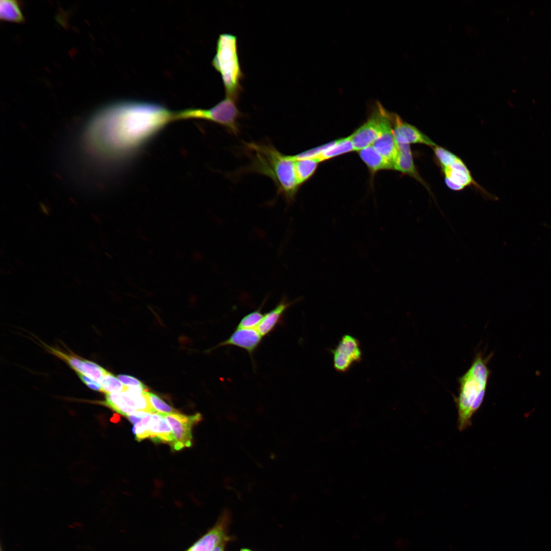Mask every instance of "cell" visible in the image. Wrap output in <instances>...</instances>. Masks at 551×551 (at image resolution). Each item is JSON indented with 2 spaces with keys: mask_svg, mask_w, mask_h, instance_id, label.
<instances>
[{
  "mask_svg": "<svg viewBox=\"0 0 551 551\" xmlns=\"http://www.w3.org/2000/svg\"><path fill=\"white\" fill-rule=\"evenodd\" d=\"M491 355L485 357L481 351L475 355L469 368L458 379V393L455 397L458 412V428H468L471 418L484 401L491 371L488 363Z\"/></svg>",
  "mask_w": 551,
  "mask_h": 551,
  "instance_id": "3957f363",
  "label": "cell"
},
{
  "mask_svg": "<svg viewBox=\"0 0 551 551\" xmlns=\"http://www.w3.org/2000/svg\"><path fill=\"white\" fill-rule=\"evenodd\" d=\"M229 514L226 512L217 523L207 533L197 541L189 549L190 551H213L218 545L229 540L227 535Z\"/></svg>",
  "mask_w": 551,
  "mask_h": 551,
  "instance_id": "30bf717a",
  "label": "cell"
},
{
  "mask_svg": "<svg viewBox=\"0 0 551 551\" xmlns=\"http://www.w3.org/2000/svg\"><path fill=\"white\" fill-rule=\"evenodd\" d=\"M293 159L295 161L297 180L301 186L314 174L319 162L314 159Z\"/></svg>",
  "mask_w": 551,
  "mask_h": 551,
  "instance_id": "d6986e66",
  "label": "cell"
},
{
  "mask_svg": "<svg viewBox=\"0 0 551 551\" xmlns=\"http://www.w3.org/2000/svg\"><path fill=\"white\" fill-rule=\"evenodd\" d=\"M432 148L441 167L451 165L459 158L453 153L438 145Z\"/></svg>",
  "mask_w": 551,
  "mask_h": 551,
  "instance_id": "484cf974",
  "label": "cell"
},
{
  "mask_svg": "<svg viewBox=\"0 0 551 551\" xmlns=\"http://www.w3.org/2000/svg\"><path fill=\"white\" fill-rule=\"evenodd\" d=\"M176 112L159 104L121 100L103 107L86 131L94 154L109 162L128 164L169 123Z\"/></svg>",
  "mask_w": 551,
  "mask_h": 551,
  "instance_id": "6da1fadb",
  "label": "cell"
},
{
  "mask_svg": "<svg viewBox=\"0 0 551 551\" xmlns=\"http://www.w3.org/2000/svg\"><path fill=\"white\" fill-rule=\"evenodd\" d=\"M446 186L454 191H460L466 186L473 185L479 187L462 160L459 158L448 167H442Z\"/></svg>",
  "mask_w": 551,
  "mask_h": 551,
  "instance_id": "8fae6325",
  "label": "cell"
},
{
  "mask_svg": "<svg viewBox=\"0 0 551 551\" xmlns=\"http://www.w3.org/2000/svg\"><path fill=\"white\" fill-rule=\"evenodd\" d=\"M149 438L155 443H165L170 445L174 442L172 430L165 418L159 413H154L149 425Z\"/></svg>",
  "mask_w": 551,
  "mask_h": 551,
  "instance_id": "9a60e30c",
  "label": "cell"
},
{
  "mask_svg": "<svg viewBox=\"0 0 551 551\" xmlns=\"http://www.w3.org/2000/svg\"><path fill=\"white\" fill-rule=\"evenodd\" d=\"M237 102L225 96L210 108H190L176 112V120L195 119L208 121L224 127L231 134L237 135L239 132L238 120L241 116Z\"/></svg>",
  "mask_w": 551,
  "mask_h": 551,
  "instance_id": "5b68a950",
  "label": "cell"
},
{
  "mask_svg": "<svg viewBox=\"0 0 551 551\" xmlns=\"http://www.w3.org/2000/svg\"><path fill=\"white\" fill-rule=\"evenodd\" d=\"M354 151L350 136L341 138L323 146L321 152L314 158L319 162Z\"/></svg>",
  "mask_w": 551,
  "mask_h": 551,
  "instance_id": "ac0fdd59",
  "label": "cell"
},
{
  "mask_svg": "<svg viewBox=\"0 0 551 551\" xmlns=\"http://www.w3.org/2000/svg\"><path fill=\"white\" fill-rule=\"evenodd\" d=\"M359 156L372 171L394 169V163L379 154L372 145L360 151Z\"/></svg>",
  "mask_w": 551,
  "mask_h": 551,
  "instance_id": "e0dca14e",
  "label": "cell"
},
{
  "mask_svg": "<svg viewBox=\"0 0 551 551\" xmlns=\"http://www.w3.org/2000/svg\"><path fill=\"white\" fill-rule=\"evenodd\" d=\"M332 353L334 367L339 372L347 371L362 359V353L359 341L349 334L342 336L337 345L332 350Z\"/></svg>",
  "mask_w": 551,
  "mask_h": 551,
  "instance_id": "ba28073f",
  "label": "cell"
},
{
  "mask_svg": "<svg viewBox=\"0 0 551 551\" xmlns=\"http://www.w3.org/2000/svg\"><path fill=\"white\" fill-rule=\"evenodd\" d=\"M147 394L149 402L157 413L165 414L179 413L178 410L166 403L157 394L148 391Z\"/></svg>",
  "mask_w": 551,
  "mask_h": 551,
  "instance_id": "d4e9b609",
  "label": "cell"
},
{
  "mask_svg": "<svg viewBox=\"0 0 551 551\" xmlns=\"http://www.w3.org/2000/svg\"><path fill=\"white\" fill-rule=\"evenodd\" d=\"M107 371L105 369L94 362L87 360H83L81 373L88 376L100 384L104 376Z\"/></svg>",
  "mask_w": 551,
  "mask_h": 551,
  "instance_id": "7402d4cb",
  "label": "cell"
},
{
  "mask_svg": "<svg viewBox=\"0 0 551 551\" xmlns=\"http://www.w3.org/2000/svg\"><path fill=\"white\" fill-rule=\"evenodd\" d=\"M187 551H190V550H189L188 549V550H187Z\"/></svg>",
  "mask_w": 551,
  "mask_h": 551,
  "instance_id": "1f68e13d",
  "label": "cell"
},
{
  "mask_svg": "<svg viewBox=\"0 0 551 551\" xmlns=\"http://www.w3.org/2000/svg\"><path fill=\"white\" fill-rule=\"evenodd\" d=\"M244 147L250 160L246 170L269 178L278 194L288 203L293 202L300 186L291 155L283 154L269 143L245 142Z\"/></svg>",
  "mask_w": 551,
  "mask_h": 551,
  "instance_id": "7a4b0ae2",
  "label": "cell"
},
{
  "mask_svg": "<svg viewBox=\"0 0 551 551\" xmlns=\"http://www.w3.org/2000/svg\"><path fill=\"white\" fill-rule=\"evenodd\" d=\"M170 427L174 442L171 446L174 450H179L192 445V428L202 419L200 413L187 416L179 413L172 414L160 413Z\"/></svg>",
  "mask_w": 551,
  "mask_h": 551,
  "instance_id": "52a82bcc",
  "label": "cell"
},
{
  "mask_svg": "<svg viewBox=\"0 0 551 551\" xmlns=\"http://www.w3.org/2000/svg\"><path fill=\"white\" fill-rule=\"evenodd\" d=\"M117 378L126 386L147 389L146 386L142 382L132 376L119 374L118 375Z\"/></svg>",
  "mask_w": 551,
  "mask_h": 551,
  "instance_id": "83f0119b",
  "label": "cell"
},
{
  "mask_svg": "<svg viewBox=\"0 0 551 551\" xmlns=\"http://www.w3.org/2000/svg\"><path fill=\"white\" fill-rule=\"evenodd\" d=\"M262 307V306L244 316L238 323L236 329H256L264 315L261 312Z\"/></svg>",
  "mask_w": 551,
  "mask_h": 551,
  "instance_id": "cb8c5ba5",
  "label": "cell"
},
{
  "mask_svg": "<svg viewBox=\"0 0 551 551\" xmlns=\"http://www.w3.org/2000/svg\"><path fill=\"white\" fill-rule=\"evenodd\" d=\"M49 352L58 358L64 360L77 373H82L83 360L77 356L67 355L54 348L48 347Z\"/></svg>",
  "mask_w": 551,
  "mask_h": 551,
  "instance_id": "4316f807",
  "label": "cell"
},
{
  "mask_svg": "<svg viewBox=\"0 0 551 551\" xmlns=\"http://www.w3.org/2000/svg\"><path fill=\"white\" fill-rule=\"evenodd\" d=\"M77 374L79 375L80 379L81 380V381L84 383H85L86 385H87V384H95V383H98V382L95 381L94 380H93V379H92L91 378H90V377H89L87 376L86 375H85V374H84L83 373H77Z\"/></svg>",
  "mask_w": 551,
  "mask_h": 551,
  "instance_id": "f1b7e54d",
  "label": "cell"
},
{
  "mask_svg": "<svg viewBox=\"0 0 551 551\" xmlns=\"http://www.w3.org/2000/svg\"><path fill=\"white\" fill-rule=\"evenodd\" d=\"M224 543H221L217 545L213 551H224Z\"/></svg>",
  "mask_w": 551,
  "mask_h": 551,
  "instance_id": "f546056e",
  "label": "cell"
},
{
  "mask_svg": "<svg viewBox=\"0 0 551 551\" xmlns=\"http://www.w3.org/2000/svg\"><path fill=\"white\" fill-rule=\"evenodd\" d=\"M212 64L220 73L226 96L238 101L242 90L244 74L238 56L237 37L224 33L219 35Z\"/></svg>",
  "mask_w": 551,
  "mask_h": 551,
  "instance_id": "277c9868",
  "label": "cell"
},
{
  "mask_svg": "<svg viewBox=\"0 0 551 551\" xmlns=\"http://www.w3.org/2000/svg\"><path fill=\"white\" fill-rule=\"evenodd\" d=\"M380 133V124L377 115L374 111L367 121L349 136L354 151H360L366 147L372 145Z\"/></svg>",
  "mask_w": 551,
  "mask_h": 551,
  "instance_id": "7c38bea8",
  "label": "cell"
},
{
  "mask_svg": "<svg viewBox=\"0 0 551 551\" xmlns=\"http://www.w3.org/2000/svg\"><path fill=\"white\" fill-rule=\"evenodd\" d=\"M397 145L398 154L394 161V169L412 177L427 186V184L416 169L410 145L406 144H397Z\"/></svg>",
  "mask_w": 551,
  "mask_h": 551,
  "instance_id": "5bb4252c",
  "label": "cell"
},
{
  "mask_svg": "<svg viewBox=\"0 0 551 551\" xmlns=\"http://www.w3.org/2000/svg\"><path fill=\"white\" fill-rule=\"evenodd\" d=\"M0 17L1 19L7 21L21 22L24 20L19 4L13 0L1 1Z\"/></svg>",
  "mask_w": 551,
  "mask_h": 551,
  "instance_id": "ffe728a7",
  "label": "cell"
},
{
  "mask_svg": "<svg viewBox=\"0 0 551 551\" xmlns=\"http://www.w3.org/2000/svg\"><path fill=\"white\" fill-rule=\"evenodd\" d=\"M391 120L397 144L419 143L432 147L437 145L416 127L404 121L397 115L391 114Z\"/></svg>",
  "mask_w": 551,
  "mask_h": 551,
  "instance_id": "9c48e42d",
  "label": "cell"
},
{
  "mask_svg": "<svg viewBox=\"0 0 551 551\" xmlns=\"http://www.w3.org/2000/svg\"><path fill=\"white\" fill-rule=\"evenodd\" d=\"M240 551H251V550H249V549H247V548H242Z\"/></svg>",
  "mask_w": 551,
  "mask_h": 551,
  "instance_id": "4dcf8cb0",
  "label": "cell"
},
{
  "mask_svg": "<svg viewBox=\"0 0 551 551\" xmlns=\"http://www.w3.org/2000/svg\"><path fill=\"white\" fill-rule=\"evenodd\" d=\"M152 414V413L147 412L139 422L134 425L132 432L136 441H141L149 437V425Z\"/></svg>",
  "mask_w": 551,
  "mask_h": 551,
  "instance_id": "603a6c76",
  "label": "cell"
},
{
  "mask_svg": "<svg viewBox=\"0 0 551 551\" xmlns=\"http://www.w3.org/2000/svg\"><path fill=\"white\" fill-rule=\"evenodd\" d=\"M102 392L107 393L121 392L124 391L126 386L115 375L107 371L101 382Z\"/></svg>",
  "mask_w": 551,
  "mask_h": 551,
  "instance_id": "44dd1931",
  "label": "cell"
},
{
  "mask_svg": "<svg viewBox=\"0 0 551 551\" xmlns=\"http://www.w3.org/2000/svg\"><path fill=\"white\" fill-rule=\"evenodd\" d=\"M374 111L379 122L380 133L372 146L382 156L394 164L398 154V145L394 136L391 114L380 104Z\"/></svg>",
  "mask_w": 551,
  "mask_h": 551,
  "instance_id": "8992f818",
  "label": "cell"
},
{
  "mask_svg": "<svg viewBox=\"0 0 551 551\" xmlns=\"http://www.w3.org/2000/svg\"><path fill=\"white\" fill-rule=\"evenodd\" d=\"M262 338L256 329H236L228 339L219 343L217 347L235 346L245 349L252 356L261 343Z\"/></svg>",
  "mask_w": 551,
  "mask_h": 551,
  "instance_id": "4fadbf2b",
  "label": "cell"
},
{
  "mask_svg": "<svg viewBox=\"0 0 551 551\" xmlns=\"http://www.w3.org/2000/svg\"><path fill=\"white\" fill-rule=\"evenodd\" d=\"M293 302L287 301L285 298L273 309L264 314L259 325L256 329L262 336L270 333L281 321L285 311L292 304Z\"/></svg>",
  "mask_w": 551,
  "mask_h": 551,
  "instance_id": "2e32d148",
  "label": "cell"
}]
</instances>
